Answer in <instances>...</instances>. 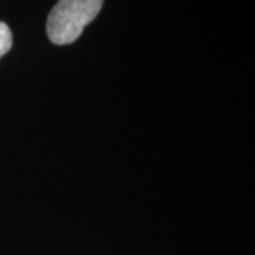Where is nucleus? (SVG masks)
<instances>
[{
    "instance_id": "f257e3e1",
    "label": "nucleus",
    "mask_w": 255,
    "mask_h": 255,
    "mask_svg": "<svg viewBox=\"0 0 255 255\" xmlns=\"http://www.w3.org/2000/svg\"><path fill=\"white\" fill-rule=\"evenodd\" d=\"M104 0H58L47 18L48 38L57 44H71L84 27L100 13Z\"/></svg>"
},
{
    "instance_id": "f03ea898",
    "label": "nucleus",
    "mask_w": 255,
    "mask_h": 255,
    "mask_svg": "<svg viewBox=\"0 0 255 255\" xmlns=\"http://www.w3.org/2000/svg\"><path fill=\"white\" fill-rule=\"evenodd\" d=\"M11 31H10L9 26L3 21H0V58L6 53H9V50L11 48Z\"/></svg>"
}]
</instances>
